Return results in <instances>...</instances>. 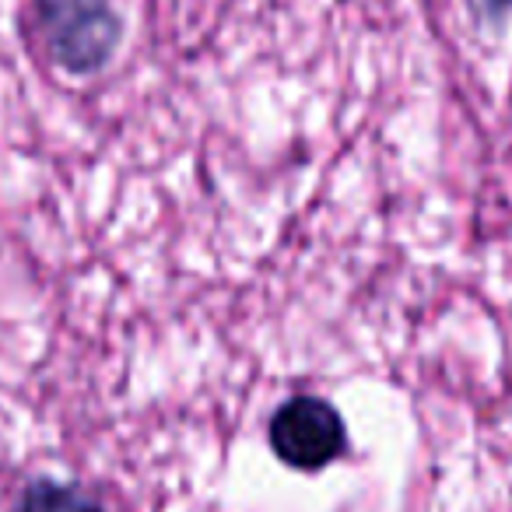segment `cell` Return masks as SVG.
Returning a JSON list of instances; mask_svg holds the SVG:
<instances>
[{
	"label": "cell",
	"mask_w": 512,
	"mask_h": 512,
	"mask_svg": "<svg viewBox=\"0 0 512 512\" xmlns=\"http://www.w3.org/2000/svg\"><path fill=\"white\" fill-rule=\"evenodd\" d=\"M36 25L53 60L71 74H95L120 43L109 0H36Z\"/></svg>",
	"instance_id": "1"
},
{
	"label": "cell",
	"mask_w": 512,
	"mask_h": 512,
	"mask_svg": "<svg viewBox=\"0 0 512 512\" xmlns=\"http://www.w3.org/2000/svg\"><path fill=\"white\" fill-rule=\"evenodd\" d=\"M344 421L327 400L295 397L271 418V449L295 470H323L344 453Z\"/></svg>",
	"instance_id": "2"
},
{
	"label": "cell",
	"mask_w": 512,
	"mask_h": 512,
	"mask_svg": "<svg viewBox=\"0 0 512 512\" xmlns=\"http://www.w3.org/2000/svg\"><path fill=\"white\" fill-rule=\"evenodd\" d=\"M18 512H102L99 498L85 491L81 484H64L39 477L25 488Z\"/></svg>",
	"instance_id": "3"
},
{
	"label": "cell",
	"mask_w": 512,
	"mask_h": 512,
	"mask_svg": "<svg viewBox=\"0 0 512 512\" xmlns=\"http://www.w3.org/2000/svg\"><path fill=\"white\" fill-rule=\"evenodd\" d=\"M481 4L491 11V15H502V11H509V8H512V0H481Z\"/></svg>",
	"instance_id": "4"
}]
</instances>
